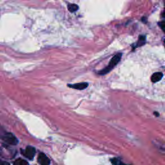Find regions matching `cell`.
Wrapping results in <instances>:
<instances>
[{
    "instance_id": "cell-1",
    "label": "cell",
    "mask_w": 165,
    "mask_h": 165,
    "mask_svg": "<svg viewBox=\"0 0 165 165\" xmlns=\"http://www.w3.org/2000/svg\"><path fill=\"white\" fill-rule=\"evenodd\" d=\"M122 55H123L122 53L117 54L116 56H114L112 58V60H110V61L109 65L107 66V67L105 68L104 69H102V71L99 72L98 74L102 76V75H105V74H108V73H109L117 64L119 63V61H121V60Z\"/></svg>"
},
{
    "instance_id": "cell-2",
    "label": "cell",
    "mask_w": 165,
    "mask_h": 165,
    "mask_svg": "<svg viewBox=\"0 0 165 165\" xmlns=\"http://www.w3.org/2000/svg\"><path fill=\"white\" fill-rule=\"evenodd\" d=\"M0 138L4 141L7 144L10 145H16L18 143V139L13 134L7 132V131L0 130Z\"/></svg>"
},
{
    "instance_id": "cell-3",
    "label": "cell",
    "mask_w": 165,
    "mask_h": 165,
    "mask_svg": "<svg viewBox=\"0 0 165 165\" xmlns=\"http://www.w3.org/2000/svg\"><path fill=\"white\" fill-rule=\"evenodd\" d=\"M36 149L35 148L33 147V146H28L26 148V149L24 150H21V153L26 158L30 159V160H32L34 159V157L35 156L36 154Z\"/></svg>"
},
{
    "instance_id": "cell-4",
    "label": "cell",
    "mask_w": 165,
    "mask_h": 165,
    "mask_svg": "<svg viewBox=\"0 0 165 165\" xmlns=\"http://www.w3.org/2000/svg\"><path fill=\"white\" fill-rule=\"evenodd\" d=\"M38 163L41 165H49L50 164V160L45 153H40L38 157Z\"/></svg>"
},
{
    "instance_id": "cell-5",
    "label": "cell",
    "mask_w": 165,
    "mask_h": 165,
    "mask_svg": "<svg viewBox=\"0 0 165 165\" xmlns=\"http://www.w3.org/2000/svg\"><path fill=\"white\" fill-rule=\"evenodd\" d=\"M89 86V83L84 82V83H76L74 84V85H68V86L72 89H76V90H84Z\"/></svg>"
},
{
    "instance_id": "cell-6",
    "label": "cell",
    "mask_w": 165,
    "mask_h": 165,
    "mask_svg": "<svg viewBox=\"0 0 165 165\" xmlns=\"http://www.w3.org/2000/svg\"><path fill=\"white\" fill-rule=\"evenodd\" d=\"M163 77V74L162 72H156L152 76V78H151V81L153 83H157L160 80L162 79Z\"/></svg>"
},
{
    "instance_id": "cell-7",
    "label": "cell",
    "mask_w": 165,
    "mask_h": 165,
    "mask_svg": "<svg viewBox=\"0 0 165 165\" xmlns=\"http://www.w3.org/2000/svg\"><path fill=\"white\" fill-rule=\"evenodd\" d=\"M145 43H146V36H140L139 37V39H138L136 47H141L142 45H144Z\"/></svg>"
},
{
    "instance_id": "cell-8",
    "label": "cell",
    "mask_w": 165,
    "mask_h": 165,
    "mask_svg": "<svg viewBox=\"0 0 165 165\" xmlns=\"http://www.w3.org/2000/svg\"><path fill=\"white\" fill-rule=\"evenodd\" d=\"M79 7L76 4H70L68 5V9L71 12H75L78 10Z\"/></svg>"
},
{
    "instance_id": "cell-9",
    "label": "cell",
    "mask_w": 165,
    "mask_h": 165,
    "mask_svg": "<svg viewBox=\"0 0 165 165\" xmlns=\"http://www.w3.org/2000/svg\"><path fill=\"white\" fill-rule=\"evenodd\" d=\"M14 164L16 165H27L28 164V163L25 160H23L22 159H18L14 161Z\"/></svg>"
},
{
    "instance_id": "cell-10",
    "label": "cell",
    "mask_w": 165,
    "mask_h": 165,
    "mask_svg": "<svg viewBox=\"0 0 165 165\" xmlns=\"http://www.w3.org/2000/svg\"><path fill=\"white\" fill-rule=\"evenodd\" d=\"M111 161V163L113 164H116V165H118V164H123L121 163V160L118 159H117V158H113V159H112L110 160Z\"/></svg>"
},
{
    "instance_id": "cell-11",
    "label": "cell",
    "mask_w": 165,
    "mask_h": 165,
    "mask_svg": "<svg viewBox=\"0 0 165 165\" xmlns=\"http://www.w3.org/2000/svg\"><path fill=\"white\" fill-rule=\"evenodd\" d=\"M159 25L160 26V27L161 28V29H162V30L164 31V26H165L164 21H163L160 22V23H159Z\"/></svg>"
},
{
    "instance_id": "cell-12",
    "label": "cell",
    "mask_w": 165,
    "mask_h": 165,
    "mask_svg": "<svg viewBox=\"0 0 165 165\" xmlns=\"http://www.w3.org/2000/svg\"><path fill=\"white\" fill-rule=\"evenodd\" d=\"M4 164H9V163H7L6 162V161H0V165H4Z\"/></svg>"
},
{
    "instance_id": "cell-13",
    "label": "cell",
    "mask_w": 165,
    "mask_h": 165,
    "mask_svg": "<svg viewBox=\"0 0 165 165\" xmlns=\"http://www.w3.org/2000/svg\"><path fill=\"white\" fill-rule=\"evenodd\" d=\"M154 115H156L157 116H159V114H158V112H154Z\"/></svg>"
}]
</instances>
